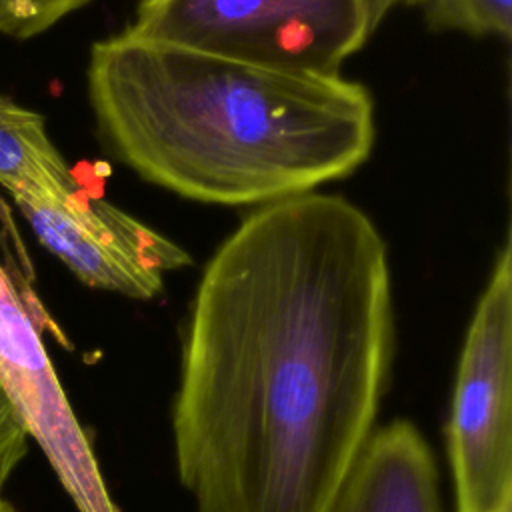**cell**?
Wrapping results in <instances>:
<instances>
[{"mask_svg":"<svg viewBox=\"0 0 512 512\" xmlns=\"http://www.w3.org/2000/svg\"><path fill=\"white\" fill-rule=\"evenodd\" d=\"M394 342L384 238L356 204H262L196 288L172 410L194 512H330L372 436Z\"/></svg>","mask_w":512,"mask_h":512,"instance_id":"cell-1","label":"cell"},{"mask_svg":"<svg viewBox=\"0 0 512 512\" xmlns=\"http://www.w3.org/2000/svg\"><path fill=\"white\" fill-rule=\"evenodd\" d=\"M98 132L134 172L208 204H268L352 174L370 92L340 74L254 66L120 32L90 48Z\"/></svg>","mask_w":512,"mask_h":512,"instance_id":"cell-2","label":"cell"},{"mask_svg":"<svg viewBox=\"0 0 512 512\" xmlns=\"http://www.w3.org/2000/svg\"><path fill=\"white\" fill-rule=\"evenodd\" d=\"M126 32L254 66L334 76L372 24L368 0H140Z\"/></svg>","mask_w":512,"mask_h":512,"instance_id":"cell-3","label":"cell"},{"mask_svg":"<svg viewBox=\"0 0 512 512\" xmlns=\"http://www.w3.org/2000/svg\"><path fill=\"white\" fill-rule=\"evenodd\" d=\"M512 250L504 244L458 360L448 454L456 512H512Z\"/></svg>","mask_w":512,"mask_h":512,"instance_id":"cell-4","label":"cell"},{"mask_svg":"<svg viewBox=\"0 0 512 512\" xmlns=\"http://www.w3.org/2000/svg\"><path fill=\"white\" fill-rule=\"evenodd\" d=\"M12 200L38 242L90 288L148 300L162 290L166 272L190 264L178 244L82 188Z\"/></svg>","mask_w":512,"mask_h":512,"instance_id":"cell-5","label":"cell"},{"mask_svg":"<svg viewBox=\"0 0 512 512\" xmlns=\"http://www.w3.org/2000/svg\"><path fill=\"white\" fill-rule=\"evenodd\" d=\"M0 386L80 512H116L46 354L38 320L0 262Z\"/></svg>","mask_w":512,"mask_h":512,"instance_id":"cell-6","label":"cell"},{"mask_svg":"<svg viewBox=\"0 0 512 512\" xmlns=\"http://www.w3.org/2000/svg\"><path fill=\"white\" fill-rule=\"evenodd\" d=\"M330 512H442L438 470L422 432L408 420L372 432Z\"/></svg>","mask_w":512,"mask_h":512,"instance_id":"cell-7","label":"cell"},{"mask_svg":"<svg viewBox=\"0 0 512 512\" xmlns=\"http://www.w3.org/2000/svg\"><path fill=\"white\" fill-rule=\"evenodd\" d=\"M0 186L10 196H66L80 188L50 140L44 116L4 94H0Z\"/></svg>","mask_w":512,"mask_h":512,"instance_id":"cell-8","label":"cell"},{"mask_svg":"<svg viewBox=\"0 0 512 512\" xmlns=\"http://www.w3.org/2000/svg\"><path fill=\"white\" fill-rule=\"evenodd\" d=\"M394 6L422 10L426 22L438 30L510 38L512 0H368L372 30Z\"/></svg>","mask_w":512,"mask_h":512,"instance_id":"cell-9","label":"cell"},{"mask_svg":"<svg viewBox=\"0 0 512 512\" xmlns=\"http://www.w3.org/2000/svg\"><path fill=\"white\" fill-rule=\"evenodd\" d=\"M88 0H0V34L28 40L34 38Z\"/></svg>","mask_w":512,"mask_h":512,"instance_id":"cell-10","label":"cell"},{"mask_svg":"<svg viewBox=\"0 0 512 512\" xmlns=\"http://www.w3.org/2000/svg\"><path fill=\"white\" fill-rule=\"evenodd\" d=\"M28 434L0 386V496L16 464L24 458Z\"/></svg>","mask_w":512,"mask_h":512,"instance_id":"cell-11","label":"cell"},{"mask_svg":"<svg viewBox=\"0 0 512 512\" xmlns=\"http://www.w3.org/2000/svg\"><path fill=\"white\" fill-rule=\"evenodd\" d=\"M0 512H16V510H14V506H12L8 500H4V498L0 496Z\"/></svg>","mask_w":512,"mask_h":512,"instance_id":"cell-12","label":"cell"}]
</instances>
